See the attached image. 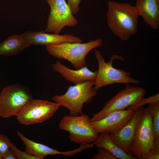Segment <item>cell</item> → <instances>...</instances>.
I'll return each mask as SVG.
<instances>
[{
  "mask_svg": "<svg viewBox=\"0 0 159 159\" xmlns=\"http://www.w3.org/2000/svg\"><path fill=\"white\" fill-rule=\"evenodd\" d=\"M106 16L109 28L120 39L127 40L137 33L138 16L135 6L108 1Z\"/></svg>",
  "mask_w": 159,
  "mask_h": 159,
  "instance_id": "6da1fadb",
  "label": "cell"
},
{
  "mask_svg": "<svg viewBox=\"0 0 159 159\" xmlns=\"http://www.w3.org/2000/svg\"><path fill=\"white\" fill-rule=\"evenodd\" d=\"M101 38L85 43L64 42L45 45L48 53L55 58L64 59L69 62L76 69L86 65L85 58L92 50L101 46Z\"/></svg>",
  "mask_w": 159,
  "mask_h": 159,
  "instance_id": "7a4b0ae2",
  "label": "cell"
},
{
  "mask_svg": "<svg viewBox=\"0 0 159 159\" xmlns=\"http://www.w3.org/2000/svg\"><path fill=\"white\" fill-rule=\"evenodd\" d=\"M94 80H88L70 86L65 93L56 95L52 100L60 106L67 108L69 115L75 116L83 114L84 104L90 102L97 94L94 87Z\"/></svg>",
  "mask_w": 159,
  "mask_h": 159,
  "instance_id": "3957f363",
  "label": "cell"
},
{
  "mask_svg": "<svg viewBox=\"0 0 159 159\" xmlns=\"http://www.w3.org/2000/svg\"><path fill=\"white\" fill-rule=\"evenodd\" d=\"M95 51L98 66L97 74L94 80V87L95 90L97 91L105 86L115 83L137 85L140 83V80L132 77L129 72L113 67V61L116 59H122V57L113 55L110 61L106 62L100 51L95 49Z\"/></svg>",
  "mask_w": 159,
  "mask_h": 159,
  "instance_id": "277c9868",
  "label": "cell"
},
{
  "mask_svg": "<svg viewBox=\"0 0 159 159\" xmlns=\"http://www.w3.org/2000/svg\"><path fill=\"white\" fill-rule=\"evenodd\" d=\"M89 116L82 114L66 115L61 119L59 128L69 132L70 140L76 143L87 144L95 142L99 135L92 127Z\"/></svg>",
  "mask_w": 159,
  "mask_h": 159,
  "instance_id": "5b68a950",
  "label": "cell"
},
{
  "mask_svg": "<svg viewBox=\"0 0 159 159\" xmlns=\"http://www.w3.org/2000/svg\"><path fill=\"white\" fill-rule=\"evenodd\" d=\"M32 99L29 90L21 85L15 84L4 87L0 93V117L16 116Z\"/></svg>",
  "mask_w": 159,
  "mask_h": 159,
  "instance_id": "8992f818",
  "label": "cell"
},
{
  "mask_svg": "<svg viewBox=\"0 0 159 159\" xmlns=\"http://www.w3.org/2000/svg\"><path fill=\"white\" fill-rule=\"evenodd\" d=\"M146 92L143 87L126 84L124 90L108 101L101 111L93 115L90 121L99 120L113 111L125 110L137 103L144 98Z\"/></svg>",
  "mask_w": 159,
  "mask_h": 159,
  "instance_id": "52a82bcc",
  "label": "cell"
},
{
  "mask_svg": "<svg viewBox=\"0 0 159 159\" xmlns=\"http://www.w3.org/2000/svg\"><path fill=\"white\" fill-rule=\"evenodd\" d=\"M59 106L55 102L32 99L16 116L22 125H28L42 123L49 120Z\"/></svg>",
  "mask_w": 159,
  "mask_h": 159,
  "instance_id": "ba28073f",
  "label": "cell"
},
{
  "mask_svg": "<svg viewBox=\"0 0 159 159\" xmlns=\"http://www.w3.org/2000/svg\"><path fill=\"white\" fill-rule=\"evenodd\" d=\"M155 138L152 117L147 108L139 121L130 147V153L137 159L142 158L148 153Z\"/></svg>",
  "mask_w": 159,
  "mask_h": 159,
  "instance_id": "9c48e42d",
  "label": "cell"
},
{
  "mask_svg": "<svg viewBox=\"0 0 159 159\" xmlns=\"http://www.w3.org/2000/svg\"><path fill=\"white\" fill-rule=\"evenodd\" d=\"M50 7L46 32L59 34L66 26L78 24L70 7L65 0H46Z\"/></svg>",
  "mask_w": 159,
  "mask_h": 159,
  "instance_id": "30bf717a",
  "label": "cell"
},
{
  "mask_svg": "<svg viewBox=\"0 0 159 159\" xmlns=\"http://www.w3.org/2000/svg\"><path fill=\"white\" fill-rule=\"evenodd\" d=\"M134 111L122 110L113 111L103 118L91 122L95 131L98 133L111 134L121 128L131 119Z\"/></svg>",
  "mask_w": 159,
  "mask_h": 159,
  "instance_id": "8fae6325",
  "label": "cell"
},
{
  "mask_svg": "<svg viewBox=\"0 0 159 159\" xmlns=\"http://www.w3.org/2000/svg\"><path fill=\"white\" fill-rule=\"evenodd\" d=\"M144 108L142 106L135 110L133 116L126 125L117 131L110 134L112 140L129 155H132L130 147L137 124L143 114Z\"/></svg>",
  "mask_w": 159,
  "mask_h": 159,
  "instance_id": "7c38bea8",
  "label": "cell"
},
{
  "mask_svg": "<svg viewBox=\"0 0 159 159\" xmlns=\"http://www.w3.org/2000/svg\"><path fill=\"white\" fill-rule=\"evenodd\" d=\"M21 35L31 45H46L64 42L82 43V42L79 38L72 34H50L45 32L44 30L38 32L27 31Z\"/></svg>",
  "mask_w": 159,
  "mask_h": 159,
  "instance_id": "4fadbf2b",
  "label": "cell"
},
{
  "mask_svg": "<svg viewBox=\"0 0 159 159\" xmlns=\"http://www.w3.org/2000/svg\"><path fill=\"white\" fill-rule=\"evenodd\" d=\"M53 70L58 73L67 81L75 85L82 83L88 80H94L97 70L92 72L86 65L79 69H70L62 64L59 61L54 63Z\"/></svg>",
  "mask_w": 159,
  "mask_h": 159,
  "instance_id": "5bb4252c",
  "label": "cell"
},
{
  "mask_svg": "<svg viewBox=\"0 0 159 159\" xmlns=\"http://www.w3.org/2000/svg\"><path fill=\"white\" fill-rule=\"evenodd\" d=\"M18 135L23 143L25 151L34 156L36 159H43L48 155L62 154L71 157L78 152L77 149L72 150L61 152L45 145L31 140L25 137L20 132L17 131Z\"/></svg>",
  "mask_w": 159,
  "mask_h": 159,
  "instance_id": "9a60e30c",
  "label": "cell"
},
{
  "mask_svg": "<svg viewBox=\"0 0 159 159\" xmlns=\"http://www.w3.org/2000/svg\"><path fill=\"white\" fill-rule=\"evenodd\" d=\"M138 16L152 28L157 30L159 27V6L158 0H136L135 6Z\"/></svg>",
  "mask_w": 159,
  "mask_h": 159,
  "instance_id": "2e32d148",
  "label": "cell"
},
{
  "mask_svg": "<svg viewBox=\"0 0 159 159\" xmlns=\"http://www.w3.org/2000/svg\"><path fill=\"white\" fill-rule=\"evenodd\" d=\"M31 46L21 34L12 35L0 43V55L9 57L17 55Z\"/></svg>",
  "mask_w": 159,
  "mask_h": 159,
  "instance_id": "e0dca14e",
  "label": "cell"
},
{
  "mask_svg": "<svg viewBox=\"0 0 159 159\" xmlns=\"http://www.w3.org/2000/svg\"><path fill=\"white\" fill-rule=\"evenodd\" d=\"M95 142L96 148L105 149L118 159H137L135 156L127 153L122 149L112 140L108 133H100Z\"/></svg>",
  "mask_w": 159,
  "mask_h": 159,
  "instance_id": "ac0fdd59",
  "label": "cell"
},
{
  "mask_svg": "<svg viewBox=\"0 0 159 159\" xmlns=\"http://www.w3.org/2000/svg\"><path fill=\"white\" fill-rule=\"evenodd\" d=\"M147 108L151 115L155 138H159V102L149 104Z\"/></svg>",
  "mask_w": 159,
  "mask_h": 159,
  "instance_id": "d6986e66",
  "label": "cell"
},
{
  "mask_svg": "<svg viewBox=\"0 0 159 159\" xmlns=\"http://www.w3.org/2000/svg\"><path fill=\"white\" fill-rule=\"evenodd\" d=\"M158 102H159V93L146 98H143L137 103L128 107L127 110L134 111L138 108L145 105L150 104Z\"/></svg>",
  "mask_w": 159,
  "mask_h": 159,
  "instance_id": "ffe728a7",
  "label": "cell"
},
{
  "mask_svg": "<svg viewBox=\"0 0 159 159\" xmlns=\"http://www.w3.org/2000/svg\"><path fill=\"white\" fill-rule=\"evenodd\" d=\"M12 143L8 137L0 133V159H2L5 153L10 149Z\"/></svg>",
  "mask_w": 159,
  "mask_h": 159,
  "instance_id": "44dd1931",
  "label": "cell"
},
{
  "mask_svg": "<svg viewBox=\"0 0 159 159\" xmlns=\"http://www.w3.org/2000/svg\"><path fill=\"white\" fill-rule=\"evenodd\" d=\"M10 150L14 153L16 159H36L34 156L25 151L24 152L19 150L13 143L11 144Z\"/></svg>",
  "mask_w": 159,
  "mask_h": 159,
  "instance_id": "7402d4cb",
  "label": "cell"
},
{
  "mask_svg": "<svg viewBox=\"0 0 159 159\" xmlns=\"http://www.w3.org/2000/svg\"><path fill=\"white\" fill-rule=\"evenodd\" d=\"M92 159H118L112 153L103 148L99 149L97 153L92 158Z\"/></svg>",
  "mask_w": 159,
  "mask_h": 159,
  "instance_id": "603a6c76",
  "label": "cell"
},
{
  "mask_svg": "<svg viewBox=\"0 0 159 159\" xmlns=\"http://www.w3.org/2000/svg\"><path fill=\"white\" fill-rule=\"evenodd\" d=\"M82 0H67V3L70 7L73 15L76 14L78 12L79 6Z\"/></svg>",
  "mask_w": 159,
  "mask_h": 159,
  "instance_id": "cb8c5ba5",
  "label": "cell"
},
{
  "mask_svg": "<svg viewBox=\"0 0 159 159\" xmlns=\"http://www.w3.org/2000/svg\"><path fill=\"white\" fill-rule=\"evenodd\" d=\"M149 152L155 154H159V138H155L153 146Z\"/></svg>",
  "mask_w": 159,
  "mask_h": 159,
  "instance_id": "d4e9b609",
  "label": "cell"
},
{
  "mask_svg": "<svg viewBox=\"0 0 159 159\" xmlns=\"http://www.w3.org/2000/svg\"><path fill=\"white\" fill-rule=\"evenodd\" d=\"M2 159H16V158L14 153L9 149L5 153Z\"/></svg>",
  "mask_w": 159,
  "mask_h": 159,
  "instance_id": "484cf974",
  "label": "cell"
},
{
  "mask_svg": "<svg viewBox=\"0 0 159 159\" xmlns=\"http://www.w3.org/2000/svg\"><path fill=\"white\" fill-rule=\"evenodd\" d=\"M159 154H154L149 152L145 154L142 159H159Z\"/></svg>",
  "mask_w": 159,
  "mask_h": 159,
  "instance_id": "4316f807",
  "label": "cell"
}]
</instances>
